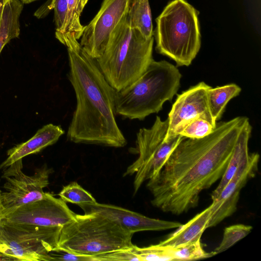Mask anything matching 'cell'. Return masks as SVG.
I'll use <instances>...</instances> for the list:
<instances>
[{
    "label": "cell",
    "instance_id": "cell-24",
    "mask_svg": "<svg viewBox=\"0 0 261 261\" xmlns=\"http://www.w3.org/2000/svg\"><path fill=\"white\" fill-rule=\"evenodd\" d=\"M58 195L65 202L77 205L96 202V199L89 192L75 181L71 182L63 187Z\"/></svg>",
    "mask_w": 261,
    "mask_h": 261
},
{
    "label": "cell",
    "instance_id": "cell-13",
    "mask_svg": "<svg viewBox=\"0 0 261 261\" xmlns=\"http://www.w3.org/2000/svg\"><path fill=\"white\" fill-rule=\"evenodd\" d=\"M210 87L201 82L177 95L168 114L166 137L178 135L180 129L194 118H203L213 124L207 100V92Z\"/></svg>",
    "mask_w": 261,
    "mask_h": 261
},
{
    "label": "cell",
    "instance_id": "cell-2",
    "mask_svg": "<svg viewBox=\"0 0 261 261\" xmlns=\"http://www.w3.org/2000/svg\"><path fill=\"white\" fill-rule=\"evenodd\" d=\"M69 80L76 106L67 137L75 143L120 148L127 144L116 119L115 94L97 65L80 43L67 48Z\"/></svg>",
    "mask_w": 261,
    "mask_h": 261
},
{
    "label": "cell",
    "instance_id": "cell-18",
    "mask_svg": "<svg viewBox=\"0 0 261 261\" xmlns=\"http://www.w3.org/2000/svg\"><path fill=\"white\" fill-rule=\"evenodd\" d=\"M23 7L20 0H7L0 24V54L4 47L20 34L19 18Z\"/></svg>",
    "mask_w": 261,
    "mask_h": 261
},
{
    "label": "cell",
    "instance_id": "cell-23",
    "mask_svg": "<svg viewBox=\"0 0 261 261\" xmlns=\"http://www.w3.org/2000/svg\"><path fill=\"white\" fill-rule=\"evenodd\" d=\"M216 126L206 119L196 118L187 122L178 131V135L187 138H202L212 133Z\"/></svg>",
    "mask_w": 261,
    "mask_h": 261
},
{
    "label": "cell",
    "instance_id": "cell-21",
    "mask_svg": "<svg viewBox=\"0 0 261 261\" xmlns=\"http://www.w3.org/2000/svg\"><path fill=\"white\" fill-rule=\"evenodd\" d=\"M89 0H66V11L61 31L55 33V37L64 34H72L77 40L80 39L85 26L82 24L80 17Z\"/></svg>",
    "mask_w": 261,
    "mask_h": 261
},
{
    "label": "cell",
    "instance_id": "cell-1",
    "mask_svg": "<svg viewBox=\"0 0 261 261\" xmlns=\"http://www.w3.org/2000/svg\"><path fill=\"white\" fill-rule=\"evenodd\" d=\"M248 120L237 117L217 123L213 132L203 138L184 137L159 176L147 182L151 204L174 215L197 206L201 192L223 175L239 135Z\"/></svg>",
    "mask_w": 261,
    "mask_h": 261
},
{
    "label": "cell",
    "instance_id": "cell-20",
    "mask_svg": "<svg viewBox=\"0 0 261 261\" xmlns=\"http://www.w3.org/2000/svg\"><path fill=\"white\" fill-rule=\"evenodd\" d=\"M241 88L237 84H230L215 88L210 87L207 92V100L212 122L216 126L225 108L230 99L237 96Z\"/></svg>",
    "mask_w": 261,
    "mask_h": 261
},
{
    "label": "cell",
    "instance_id": "cell-12",
    "mask_svg": "<svg viewBox=\"0 0 261 261\" xmlns=\"http://www.w3.org/2000/svg\"><path fill=\"white\" fill-rule=\"evenodd\" d=\"M259 155L246 152L242 157L232 177L212 203V214L208 228L213 227L231 216L237 210L241 189L253 177L258 169Z\"/></svg>",
    "mask_w": 261,
    "mask_h": 261
},
{
    "label": "cell",
    "instance_id": "cell-7",
    "mask_svg": "<svg viewBox=\"0 0 261 261\" xmlns=\"http://www.w3.org/2000/svg\"><path fill=\"white\" fill-rule=\"evenodd\" d=\"M168 127V119L163 121L156 116L150 127L142 128L138 132L132 152L138 154V157L123 174V176L135 175L134 194L145 181L159 176L170 154L184 138L179 135L166 137Z\"/></svg>",
    "mask_w": 261,
    "mask_h": 261
},
{
    "label": "cell",
    "instance_id": "cell-32",
    "mask_svg": "<svg viewBox=\"0 0 261 261\" xmlns=\"http://www.w3.org/2000/svg\"><path fill=\"white\" fill-rule=\"evenodd\" d=\"M7 0H0V24L2 17V13L4 5Z\"/></svg>",
    "mask_w": 261,
    "mask_h": 261
},
{
    "label": "cell",
    "instance_id": "cell-19",
    "mask_svg": "<svg viewBox=\"0 0 261 261\" xmlns=\"http://www.w3.org/2000/svg\"><path fill=\"white\" fill-rule=\"evenodd\" d=\"M126 20L130 27L140 31L146 38L153 37L149 0H130Z\"/></svg>",
    "mask_w": 261,
    "mask_h": 261
},
{
    "label": "cell",
    "instance_id": "cell-33",
    "mask_svg": "<svg viewBox=\"0 0 261 261\" xmlns=\"http://www.w3.org/2000/svg\"><path fill=\"white\" fill-rule=\"evenodd\" d=\"M21 2L24 4H30L31 3L34 2L35 1H38V0H20Z\"/></svg>",
    "mask_w": 261,
    "mask_h": 261
},
{
    "label": "cell",
    "instance_id": "cell-15",
    "mask_svg": "<svg viewBox=\"0 0 261 261\" xmlns=\"http://www.w3.org/2000/svg\"><path fill=\"white\" fill-rule=\"evenodd\" d=\"M64 133L60 125L52 123L44 125L29 140L9 149L8 157L0 165V169H4L25 156L39 152L55 144Z\"/></svg>",
    "mask_w": 261,
    "mask_h": 261
},
{
    "label": "cell",
    "instance_id": "cell-22",
    "mask_svg": "<svg viewBox=\"0 0 261 261\" xmlns=\"http://www.w3.org/2000/svg\"><path fill=\"white\" fill-rule=\"evenodd\" d=\"M165 247L172 260H195L214 255L213 252L207 253L203 250L200 240L177 248Z\"/></svg>",
    "mask_w": 261,
    "mask_h": 261
},
{
    "label": "cell",
    "instance_id": "cell-5",
    "mask_svg": "<svg viewBox=\"0 0 261 261\" xmlns=\"http://www.w3.org/2000/svg\"><path fill=\"white\" fill-rule=\"evenodd\" d=\"M199 11L186 0H172L155 19V49L178 66L190 65L201 46Z\"/></svg>",
    "mask_w": 261,
    "mask_h": 261
},
{
    "label": "cell",
    "instance_id": "cell-17",
    "mask_svg": "<svg viewBox=\"0 0 261 261\" xmlns=\"http://www.w3.org/2000/svg\"><path fill=\"white\" fill-rule=\"evenodd\" d=\"M252 127L249 120L242 127L234 145L227 168L221 178L220 182L211 195L212 201L216 199L235 173L243 155L249 151L248 142Z\"/></svg>",
    "mask_w": 261,
    "mask_h": 261
},
{
    "label": "cell",
    "instance_id": "cell-31",
    "mask_svg": "<svg viewBox=\"0 0 261 261\" xmlns=\"http://www.w3.org/2000/svg\"><path fill=\"white\" fill-rule=\"evenodd\" d=\"M2 191L0 190V220H1L4 216V206L3 203L2 198Z\"/></svg>",
    "mask_w": 261,
    "mask_h": 261
},
{
    "label": "cell",
    "instance_id": "cell-8",
    "mask_svg": "<svg viewBox=\"0 0 261 261\" xmlns=\"http://www.w3.org/2000/svg\"><path fill=\"white\" fill-rule=\"evenodd\" d=\"M62 227H46L1 220L0 237L12 260L51 261L50 253L59 249Z\"/></svg>",
    "mask_w": 261,
    "mask_h": 261
},
{
    "label": "cell",
    "instance_id": "cell-11",
    "mask_svg": "<svg viewBox=\"0 0 261 261\" xmlns=\"http://www.w3.org/2000/svg\"><path fill=\"white\" fill-rule=\"evenodd\" d=\"M76 214L62 199L47 193L42 199L21 205L2 220L10 223L46 227H62Z\"/></svg>",
    "mask_w": 261,
    "mask_h": 261
},
{
    "label": "cell",
    "instance_id": "cell-16",
    "mask_svg": "<svg viewBox=\"0 0 261 261\" xmlns=\"http://www.w3.org/2000/svg\"><path fill=\"white\" fill-rule=\"evenodd\" d=\"M212 207L211 204L187 223L182 224L168 238L158 245L170 248H177L200 240L205 230L208 228L212 214Z\"/></svg>",
    "mask_w": 261,
    "mask_h": 261
},
{
    "label": "cell",
    "instance_id": "cell-9",
    "mask_svg": "<svg viewBox=\"0 0 261 261\" xmlns=\"http://www.w3.org/2000/svg\"><path fill=\"white\" fill-rule=\"evenodd\" d=\"M22 159H20L3 169L2 177L5 180L4 191L2 192L5 208L3 218L19 206L46 195L43 189L49 184L51 169L44 165L37 169L33 175H28L22 172Z\"/></svg>",
    "mask_w": 261,
    "mask_h": 261
},
{
    "label": "cell",
    "instance_id": "cell-26",
    "mask_svg": "<svg viewBox=\"0 0 261 261\" xmlns=\"http://www.w3.org/2000/svg\"><path fill=\"white\" fill-rule=\"evenodd\" d=\"M252 229L250 225L245 224H235L225 228L223 238L219 246L213 252L214 255L221 253L234 243L246 237Z\"/></svg>",
    "mask_w": 261,
    "mask_h": 261
},
{
    "label": "cell",
    "instance_id": "cell-25",
    "mask_svg": "<svg viewBox=\"0 0 261 261\" xmlns=\"http://www.w3.org/2000/svg\"><path fill=\"white\" fill-rule=\"evenodd\" d=\"M66 6V0H48L36 10L34 15L38 18H42L45 17L51 10L54 9L55 33H59L64 24Z\"/></svg>",
    "mask_w": 261,
    "mask_h": 261
},
{
    "label": "cell",
    "instance_id": "cell-14",
    "mask_svg": "<svg viewBox=\"0 0 261 261\" xmlns=\"http://www.w3.org/2000/svg\"><path fill=\"white\" fill-rule=\"evenodd\" d=\"M84 214L96 213L110 219L135 233L142 231H160L178 228L182 224L151 218L129 210L109 204L94 203L78 205Z\"/></svg>",
    "mask_w": 261,
    "mask_h": 261
},
{
    "label": "cell",
    "instance_id": "cell-30",
    "mask_svg": "<svg viewBox=\"0 0 261 261\" xmlns=\"http://www.w3.org/2000/svg\"><path fill=\"white\" fill-rule=\"evenodd\" d=\"M0 220V223H1ZM0 256H6L10 258L8 256V250L6 245L3 242L0 237ZM11 260V259L10 258Z\"/></svg>",
    "mask_w": 261,
    "mask_h": 261
},
{
    "label": "cell",
    "instance_id": "cell-10",
    "mask_svg": "<svg viewBox=\"0 0 261 261\" xmlns=\"http://www.w3.org/2000/svg\"><path fill=\"white\" fill-rule=\"evenodd\" d=\"M130 1L103 0L81 38L80 43L90 57L97 59L102 56L113 32L125 18Z\"/></svg>",
    "mask_w": 261,
    "mask_h": 261
},
{
    "label": "cell",
    "instance_id": "cell-3",
    "mask_svg": "<svg viewBox=\"0 0 261 261\" xmlns=\"http://www.w3.org/2000/svg\"><path fill=\"white\" fill-rule=\"evenodd\" d=\"M181 77L174 65L165 60H153L138 79L116 91V114L124 118L143 120L158 113L164 103L176 94Z\"/></svg>",
    "mask_w": 261,
    "mask_h": 261
},
{
    "label": "cell",
    "instance_id": "cell-28",
    "mask_svg": "<svg viewBox=\"0 0 261 261\" xmlns=\"http://www.w3.org/2000/svg\"><path fill=\"white\" fill-rule=\"evenodd\" d=\"M133 245L130 247L94 256L96 261H139Z\"/></svg>",
    "mask_w": 261,
    "mask_h": 261
},
{
    "label": "cell",
    "instance_id": "cell-27",
    "mask_svg": "<svg viewBox=\"0 0 261 261\" xmlns=\"http://www.w3.org/2000/svg\"><path fill=\"white\" fill-rule=\"evenodd\" d=\"M133 249L139 261L172 260L165 247L158 244L139 247L133 245Z\"/></svg>",
    "mask_w": 261,
    "mask_h": 261
},
{
    "label": "cell",
    "instance_id": "cell-29",
    "mask_svg": "<svg viewBox=\"0 0 261 261\" xmlns=\"http://www.w3.org/2000/svg\"><path fill=\"white\" fill-rule=\"evenodd\" d=\"M50 256L51 261H96L94 256L77 254L60 249L50 253Z\"/></svg>",
    "mask_w": 261,
    "mask_h": 261
},
{
    "label": "cell",
    "instance_id": "cell-4",
    "mask_svg": "<svg viewBox=\"0 0 261 261\" xmlns=\"http://www.w3.org/2000/svg\"><path fill=\"white\" fill-rule=\"evenodd\" d=\"M153 43L154 37L146 38L130 27L126 17L115 28L103 54L96 60L116 91L129 85L146 70L154 60Z\"/></svg>",
    "mask_w": 261,
    "mask_h": 261
},
{
    "label": "cell",
    "instance_id": "cell-6",
    "mask_svg": "<svg viewBox=\"0 0 261 261\" xmlns=\"http://www.w3.org/2000/svg\"><path fill=\"white\" fill-rule=\"evenodd\" d=\"M133 234L101 215L77 214L73 221L62 227L58 249L95 256L130 247Z\"/></svg>",
    "mask_w": 261,
    "mask_h": 261
}]
</instances>
